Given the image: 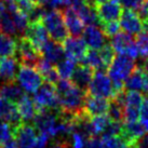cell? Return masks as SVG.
I'll list each match as a JSON object with an SVG mask.
<instances>
[{"label":"cell","mask_w":148,"mask_h":148,"mask_svg":"<svg viewBox=\"0 0 148 148\" xmlns=\"http://www.w3.org/2000/svg\"><path fill=\"white\" fill-rule=\"evenodd\" d=\"M55 89L60 97L61 110L58 112H66L71 115H80L84 111V103L88 93L79 89L69 80L60 79Z\"/></svg>","instance_id":"obj_1"},{"label":"cell","mask_w":148,"mask_h":148,"mask_svg":"<svg viewBox=\"0 0 148 148\" xmlns=\"http://www.w3.org/2000/svg\"><path fill=\"white\" fill-rule=\"evenodd\" d=\"M135 68L136 65L133 58H129L127 55H124V54L116 55L112 63L108 67V75L114 83L116 94L125 90L124 83Z\"/></svg>","instance_id":"obj_2"},{"label":"cell","mask_w":148,"mask_h":148,"mask_svg":"<svg viewBox=\"0 0 148 148\" xmlns=\"http://www.w3.org/2000/svg\"><path fill=\"white\" fill-rule=\"evenodd\" d=\"M42 24L53 41L63 43L68 38L67 36L69 33L66 28L63 13L61 11H58V10L47 11L45 17L42 20Z\"/></svg>","instance_id":"obj_3"},{"label":"cell","mask_w":148,"mask_h":148,"mask_svg":"<svg viewBox=\"0 0 148 148\" xmlns=\"http://www.w3.org/2000/svg\"><path fill=\"white\" fill-rule=\"evenodd\" d=\"M86 93L91 96L111 101L115 97L116 91L111 79L105 71H95Z\"/></svg>","instance_id":"obj_4"},{"label":"cell","mask_w":148,"mask_h":148,"mask_svg":"<svg viewBox=\"0 0 148 148\" xmlns=\"http://www.w3.org/2000/svg\"><path fill=\"white\" fill-rule=\"evenodd\" d=\"M34 102L39 109H47V110H55L58 112L61 110L60 106V97H58V91L55 89V86L51 83L45 82L42 84L39 90L34 94Z\"/></svg>","instance_id":"obj_5"},{"label":"cell","mask_w":148,"mask_h":148,"mask_svg":"<svg viewBox=\"0 0 148 148\" xmlns=\"http://www.w3.org/2000/svg\"><path fill=\"white\" fill-rule=\"evenodd\" d=\"M16 79L22 90H24L27 93H33V94H35L39 90L43 81L42 76L38 73L36 68L23 65L18 69Z\"/></svg>","instance_id":"obj_6"},{"label":"cell","mask_w":148,"mask_h":148,"mask_svg":"<svg viewBox=\"0 0 148 148\" xmlns=\"http://www.w3.org/2000/svg\"><path fill=\"white\" fill-rule=\"evenodd\" d=\"M58 112L54 114L47 109H39L36 118L34 119L35 127L49 137H54L58 135Z\"/></svg>","instance_id":"obj_7"},{"label":"cell","mask_w":148,"mask_h":148,"mask_svg":"<svg viewBox=\"0 0 148 148\" xmlns=\"http://www.w3.org/2000/svg\"><path fill=\"white\" fill-rule=\"evenodd\" d=\"M17 53L23 66L36 68L42 58L40 51L26 37H21L17 41Z\"/></svg>","instance_id":"obj_8"},{"label":"cell","mask_w":148,"mask_h":148,"mask_svg":"<svg viewBox=\"0 0 148 148\" xmlns=\"http://www.w3.org/2000/svg\"><path fill=\"white\" fill-rule=\"evenodd\" d=\"M110 45L112 49L115 50L116 53L127 55L129 58H133V60L140 56L135 40L133 39L131 35L124 33V32H121L118 35H116L115 37L111 38Z\"/></svg>","instance_id":"obj_9"},{"label":"cell","mask_w":148,"mask_h":148,"mask_svg":"<svg viewBox=\"0 0 148 148\" xmlns=\"http://www.w3.org/2000/svg\"><path fill=\"white\" fill-rule=\"evenodd\" d=\"M101 26L106 23L118 21L122 14V5L118 0H106L102 3L95 5Z\"/></svg>","instance_id":"obj_10"},{"label":"cell","mask_w":148,"mask_h":148,"mask_svg":"<svg viewBox=\"0 0 148 148\" xmlns=\"http://www.w3.org/2000/svg\"><path fill=\"white\" fill-rule=\"evenodd\" d=\"M13 129V137L16 142L17 148H35L38 138L36 127L28 123H21Z\"/></svg>","instance_id":"obj_11"},{"label":"cell","mask_w":148,"mask_h":148,"mask_svg":"<svg viewBox=\"0 0 148 148\" xmlns=\"http://www.w3.org/2000/svg\"><path fill=\"white\" fill-rule=\"evenodd\" d=\"M119 23L124 33L129 34L131 36H137L145 29L144 23L137 15V13L129 9L123 10Z\"/></svg>","instance_id":"obj_12"},{"label":"cell","mask_w":148,"mask_h":148,"mask_svg":"<svg viewBox=\"0 0 148 148\" xmlns=\"http://www.w3.org/2000/svg\"><path fill=\"white\" fill-rule=\"evenodd\" d=\"M63 48L66 58L74 60L75 62H82L86 52L88 45L83 38L69 37L63 42Z\"/></svg>","instance_id":"obj_13"},{"label":"cell","mask_w":148,"mask_h":148,"mask_svg":"<svg viewBox=\"0 0 148 148\" xmlns=\"http://www.w3.org/2000/svg\"><path fill=\"white\" fill-rule=\"evenodd\" d=\"M25 35H26V38L39 51H41L42 48L47 45V42L49 41V34H48L45 27L42 24V22L29 24V27Z\"/></svg>","instance_id":"obj_14"},{"label":"cell","mask_w":148,"mask_h":148,"mask_svg":"<svg viewBox=\"0 0 148 148\" xmlns=\"http://www.w3.org/2000/svg\"><path fill=\"white\" fill-rule=\"evenodd\" d=\"M106 35L101 26H86L83 32V40L92 50H101L106 45Z\"/></svg>","instance_id":"obj_15"},{"label":"cell","mask_w":148,"mask_h":148,"mask_svg":"<svg viewBox=\"0 0 148 148\" xmlns=\"http://www.w3.org/2000/svg\"><path fill=\"white\" fill-rule=\"evenodd\" d=\"M63 17H64V22H65L66 28L68 30V33L73 36V37L78 38L81 35H83L84 32V23L82 20L80 18L78 13L75 11L74 9L66 8L63 11Z\"/></svg>","instance_id":"obj_16"},{"label":"cell","mask_w":148,"mask_h":148,"mask_svg":"<svg viewBox=\"0 0 148 148\" xmlns=\"http://www.w3.org/2000/svg\"><path fill=\"white\" fill-rule=\"evenodd\" d=\"M0 120L9 123L13 127H18L22 123L16 104L11 103L1 96H0Z\"/></svg>","instance_id":"obj_17"},{"label":"cell","mask_w":148,"mask_h":148,"mask_svg":"<svg viewBox=\"0 0 148 148\" xmlns=\"http://www.w3.org/2000/svg\"><path fill=\"white\" fill-rule=\"evenodd\" d=\"M109 102L110 101L108 99L95 97V96H91L88 94L86 103H84V111L90 118L106 115L109 108Z\"/></svg>","instance_id":"obj_18"},{"label":"cell","mask_w":148,"mask_h":148,"mask_svg":"<svg viewBox=\"0 0 148 148\" xmlns=\"http://www.w3.org/2000/svg\"><path fill=\"white\" fill-rule=\"evenodd\" d=\"M94 76V70L86 65H79L76 67L71 76V82L84 92H88L90 83Z\"/></svg>","instance_id":"obj_19"},{"label":"cell","mask_w":148,"mask_h":148,"mask_svg":"<svg viewBox=\"0 0 148 148\" xmlns=\"http://www.w3.org/2000/svg\"><path fill=\"white\" fill-rule=\"evenodd\" d=\"M18 69V62L14 58H0V79L4 83L15 82Z\"/></svg>","instance_id":"obj_20"},{"label":"cell","mask_w":148,"mask_h":148,"mask_svg":"<svg viewBox=\"0 0 148 148\" xmlns=\"http://www.w3.org/2000/svg\"><path fill=\"white\" fill-rule=\"evenodd\" d=\"M42 58L47 60L48 62H50L51 64H55L58 65V63L61 62L62 60H64L65 58V52H64V48L63 45L58 43L55 41H48L47 45L43 47L40 51Z\"/></svg>","instance_id":"obj_21"},{"label":"cell","mask_w":148,"mask_h":148,"mask_svg":"<svg viewBox=\"0 0 148 148\" xmlns=\"http://www.w3.org/2000/svg\"><path fill=\"white\" fill-rule=\"evenodd\" d=\"M145 133H146V131H145L144 127H143L140 122L123 123L121 137H122L131 147H133L140 138L144 137Z\"/></svg>","instance_id":"obj_22"},{"label":"cell","mask_w":148,"mask_h":148,"mask_svg":"<svg viewBox=\"0 0 148 148\" xmlns=\"http://www.w3.org/2000/svg\"><path fill=\"white\" fill-rule=\"evenodd\" d=\"M17 110L20 114L22 120H24L25 122H29V121H34L38 114V108L36 104L32 99L28 95H24L16 104Z\"/></svg>","instance_id":"obj_23"},{"label":"cell","mask_w":148,"mask_h":148,"mask_svg":"<svg viewBox=\"0 0 148 148\" xmlns=\"http://www.w3.org/2000/svg\"><path fill=\"white\" fill-rule=\"evenodd\" d=\"M24 95L22 88L15 82L3 83L0 88V96L13 104H17Z\"/></svg>","instance_id":"obj_24"},{"label":"cell","mask_w":148,"mask_h":148,"mask_svg":"<svg viewBox=\"0 0 148 148\" xmlns=\"http://www.w3.org/2000/svg\"><path fill=\"white\" fill-rule=\"evenodd\" d=\"M0 28L7 36H14L17 34L12 15L9 12L3 1H0Z\"/></svg>","instance_id":"obj_25"},{"label":"cell","mask_w":148,"mask_h":148,"mask_svg":"<svg viewBox=\"0 0 148 148\" xmlns=\"http://www.w3.org/2000/svg\"><path fill=\"white\" fill-rule=\"evenodd\" d=\"M76 12L78 13L80 18L86 26H101V22L99 20L95 7L91 5L90 3L86 2L82 7L76 10Z\"/></svg>","instance_id":"obj_26"},{"label":"cell","mask_w":148,"mask_h":148,"mask_svg":"<svg viewBox=\"0 0 148 148\" xmlns=\"http://www.w3.org/2000/svg\"><path fill=\"white\" fill-rule=\"evenodd\" d=\"M144 71L142 67H136L134 71L130 75V77L127 79L124 83V89L125 91H143L144 90Z\"/></svg>","instance_id":"obj_27"},{"label":"cell","mask_w":148,"mask_h":148,"mask_svg":"<svg viewBox=\"0 0 148 148\" xmlns=\"http://www.w3.org/2000/svg\"><path fill=\"white\" fill-rule=\"evenodd\" d=\"M17 52V41L11 36H0V58H14Z\"/></svg>","instance_id":"obj_28"},{"label":"cell","mask_w":148,"mask_h":148,"mask_svg":"<svg viewBox=\"0 0 148 148\" xmlns=\"http://www.w3.org/2000/svg\"><path fill=\"white\" fill-rule=\"evenodd\" d=\"M81 63H82V65L88 66L95 71H105V69H107L97 50H88L86 56Z\"/></svg>","instance_id":"obj_29"},{"label":"cell","mask_w":148,"mask_h":148,"mask_svg":"<svg viewBox=\"0 0 148 148\" xmlns=\"http://www.w3.org/2000/svg\"><path fill=\"white\" fill-rule=\"evenodd\" d=\"M9 12L11 13V15H12L13 23H14V26H15V28H16L17 34L25 35L29 27V24H30L28 20V16H27L26 14H24L23 12H21V11L18 10V8H17V5H15V7L12 9H10Z\"/></svg>","instance_id":"obj_30"},{"label":"cell","mask_w":148,"mask_h":148,"mask_svg":"<svg viewBox=\"0 0 148 148\" xmlns=\"http://www.w3.org/2000/svg\"><path fill=\"white\" fill-rule=\"evenodd\" d=\"M76 63L77 62H75L74 60L65 56L64 60H62L56 65V70H58L60 78L64 79V80H69V78H71V76L76 69Z\"/></svg>","instance_id":"obj_31"},{"label":"cell","mask_w":148,"mask_h":148,"mask_svg":"<svg viewBox=\"0 0 148 148\" xmlns=\"http://www.w3.org/2000/svg\"><path fill=\"white\" fill-rule=\"evenodd\" d=\"M144 96L140 92L137 91H125V99H124V107H133L140 109L143 104Z\"/></svg>","instance_id":"obj_32"},{"label":"cell","mask_w":148,"mask_h":148,"mask_svg":"<svg viewBox=\"0 0 148 148\" xmlns=\"http://www.w3.org/2000/svg\"><path fill=\"white\" fill-rule=\"evenodd\" d=\"M135 43L138 50V54L140 58L148 60V30L144 29L140 35L135 38Z\"/></svg>","instance_id":"obj_33"},{"label":"cell","mask_w":148,"mask_h":148,"mask_svg":"<svg viewBox=\"0 0 148 148\" xmlns=\"http://www.w3.org/2000/svg\"><path fill=\"white\" fill-rule=\"evenodd\" d=\"M13 134H14V129L12 125L3 121H0V147H2L5 143L14 138Z\"/></svg>","instance_id":"obj_34"},{"label":"cell","mask_w":148,"mask_h":148,"mask_svg":"<svg viewBox=\"0 0 148 148\" xmlns=\"http://www.w3.org/2000/svg\"><path fill=\"white\" fill-rule=\"evenodd\" d=\"M99 52L101 58H102L103 63L105 64V66H106L107 68H108L110 66L111 63H112V61H114V58H116V55H117L115 50L112 49L110 43H106L102 49L99 50Z\"/></svg>","instance_id":"obj_35"},{"label":"cell","mask_w":148,"mask_h":148,"mask_svg":"<svg viewBox=\"0 0 148 148\" xmlns=\"http://www.w3.org/2000/svg\"><path fill=\"white\" fill-rule=\"evenodd\" d=\"M101 28L103 29L104 34L106 35L107 38H112L115 37L116 35H118L120 33V23L118 21L116 22H110V23H106V24H103L101 26Z\"/></svg>","instance_id":"obj_36"},{"label":"cell","mask_w":148,"mask_h":148,"mask_svg":"<svg viewBox=\"0 0 148 148\" xmlns=\"http://www.w3.org/2000/svg\"><path fill=\"white\" fill-rule=\"evenodd\" d=\"M140 123L144 127L145 131L148 132V95H145L140 111Z\"/></svg>","instance_id":"obj_37"},{"label":"cell","mask_w":148,"mask_h":148,"mask_svg":"<svg viewBox=\"0 0 148 148\" xmlns=\"http://www.w3.org/2000/svg\"><path fill=\"white\" fill-rule=\"evenodd\" d=\"M37 4L38 3L34 2L33 0H20V1L16 2V5H17V8H18V10H20L21 12L24 13V14H26L27 16L29 15V13L36 8Z\"/></svg>","instance_id":"obj_38"},{"label":"cell","mask_w":148,"mask_h":148,"mask_svg":"<svg viewBox=\"0 0 148 148\" xmlns=\"http://www.w3.org/2000/svg\"><path fill=\"white\" fill-rule=\"evenodd\" d=\"M73 135V147L74 148H84L86 146L88 140H86L84 135L80 132H75Z\"/></svg>","instance_id":"obj_39"},{"label":"cell","mask_w":148,"mask_h":148,"mask_svg":"<svg viewBox=\"0 0 148 148\" xmlns=\"http://www.w3.org/2000/svg\"><path fill=\"white\" fill-rule=\"evenodd\" d=\"M120 4L129 10H137L146 0H118Z\"/></svg>","instance_id":"obj_40"},{"label":"cell","mask_w":148,"mask_h":148,"mask_svg":"<svg viewBox=\"0 0 148 148\" xmlns=\"http://www.w3.org/2000/svg\"><path fill=\"white\" fill-rule=\"evenodd\" d=\"M137 13V15L140 16V18L143 21V23L147 21L148 18V0H146L144 3L140 5V8L135 11Z\"/></svg>","instance_id":"obj_41"},{"label":"cell","mask_w":148,"mask_h":148,"mask_svg":"<svg viewBox=\"0 0 148 148\" xmlns=\"http://www.w3.org/2000/svg\"><path fill=\"white\" fill-rule=\"evenodd\" d=\"M49 136L43 134V133H40L38 135L37 142H36V145H35V148H45L47 145H48V140H49Z\"/></svg>","instance_id":"obj_42"},{"label":"cell","mask_w":148,"mask_h":148,"mask_svg":"<svg viewBox=\"0 0 148 148\" xmlns=\"http://www.w3.org/2000/svg\"><path fill=\"white\" fill-rule=\"evenodd\" d=\"M134 147L136 148H148V135L144 136L143 138H140L135 145Z\"/></svg>","instance_id":"obj_43"},{"label":"cell","mask_w":148,"mask_h":148,"mask_svg":"<svg viewBox=\"0 0 148 148\" xmlns=\"http://www.w3.org/2000/svg\"><path fill=\"white\" fill-rule=\"evenodd\" d=\"M33 1L34 2H36V3H38V4H43V5H45L47 0H33Z\"/></svg>","instance_id":"obj_44"},{"label":"cell","mask_w":148,"mask_h":148,"mask_svg":"<svg viewBox=\"0 0 148 148\" xmlns=\"http://www.w3.org/2000/svg\"><path fill=\"white\" fill-rule=\"evenodd\" d=\"M144 26H145V29H147L148 30V18H147V21L144 23Z\"/></svg>","instance_id":"obj_45"},{"label":"cell","mask_w":148,"mask_h":148,"mask_svg":"<svg viewBox=\"0 0 148 148\" xmlns=\"http://www.w3.org/2000/svg\"><path fill=\"white\" fill-rule=\"evenodd\" d=\"M12 1H13V2H15V3H16L17 1H20V0H12Z\"/></svg>","instance_id":"obj_46"},{"label":"cell","mask_w":148,"mask_h":148,"mask_svg":"<svg viewBox=\"0 0 148 148\" xmlns=\"http://www.w3.org/2000/svg\"><path fill=\"white\" fill-rule=\"evenodd\" d=\"M0 34H1V28H0ZM0 36H1V35H0Z\"/></svg>","instance_id":"obj_47"}]
</instances>
